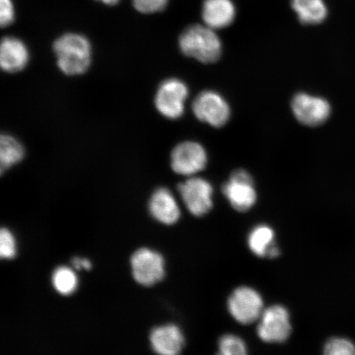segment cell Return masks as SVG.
I'll list each match as a JSON object with an SVG mask.
<instances>
[{
	"label": "cell",
	"instance_id": "obj_1",
	"mask_svg": "<svg viewBox=\"0 0 355 355\" xmlns=\"http://www.w3.org/2000/svg\"><path fill=\"white\" fill-rule=\"evenodd\" d=\"M54 51L58 66L62 72L69 76L85 73L91 64V44L82 35H62L54 43Z\"/></svg>",
	"mask_w": 355,
	"mask_h": 355
},
{
	"label": "cell",
	"instance_id": "obj_2",
	"mask_svg": "<svg viewBox=\"0 0 355 355\" xmlns=\"http://www.w3.org/2000/svg\"><path fill=\"white\" fill-rule=\"evenodd\" d=\"M215 30L207 25H193L184 31L180 37L182 52L202 63L210 64L219 60L222 47Z\"/></svg>",
	"mask_w": 355,
	"mask_h": 355
},
{
	"label": "cell",
	"instance_id": "obj_3",
	"mask_svg": "<svg viewBox=\"0 0 355 355\" xmlns=\"http://www.w3.org/2000/svg\"><path fill=\"white\" fill-rule=\"evenodd\" d=\"M290 313L282 305H273L261 313L257 336L266 343H284L291 336Z\"/></svg>",
	"mask_w": 355,
	"mask_h": 355
},
{
	"label": "cell",
	"instance_id": "obj_4",
	"mask_svg": "<svg viewBox=\"0 0 355 355\" xmlns=\"http://www.w3.org/2000/svg\"><path fill=\"white\" fill-rule=\"evenodd\" d=\"M227 307L230 315L238 322L248 325L259 320L263 312V300L254 288L241 286L229 297Z\"/></svg>",
	"mask_w": 355,
	"mask_h": 355
},
{
	"label": "cell",
	"instance_id": "obj_5",
	"mask_svg": "<svg viewBox=\"0 0 355 355\" xmlns=\"http://www.w3.org/2000/svg\"><path fill=\"white\" fill-rule=\"evenodd\" d=\"M189 89L176 78L167 79L158 88L155 105L159 113L168 119H176L183 115Z\"/></svg>",
	"mask_w": 355,
	"mask_h": 355
},
{
	"label": "cell",
	"instance_id": "obj_6",
	"mask_svg": "<svg viewBox=\"0 0 355 355\" xmlns=\"http://www.w3.org/2000/svg\"><path fill=\"white\" fill-rule=\"evenodd\" d=\"M222 193L234 209L238 211L250 210L257 202L254 180L246 171H234L229 181L222 186Z\"/></svg>",
	"mask_w": 355,
	"mask_h": 355
},
{
	"label": "cell",
	"instance_id": "obj_7",
	"mask_svg": "<svg viewBox=\"0 0 355 355\" xmlns=\"http://www.w3.org/2000/svg\"><path fill=\"white\" fill-rule=\"evenodd\" d=\"M131 266L133 278L144 286H152L165 277V260L159 252L148 248H141L133 254Z\"/></svg>",
	"mask_w": 355,
	"mask_h": 355
},
{
	"label": "cell",
	"instance_id": "obj_8",
	"mask_svg": "<svg viewBox=\"0 0 355 355\" xmlns=\"http://www.w3.org/2000/svg\"><path fill=\"white\" fill-rule=\"evenodd\" d=\"M178 190L191 214L203 216L212 209L213 188L207 180L202 178H190L180 184Z\"/></svg>",
	"mask_w": 355,
	"mask_h": 355
},
{
	"label": "cell",
	"instance_id": "obj_9",
	"mask_svg": "<svg viewBox=\"0 0 355 355\" xmlns=\"http://www.w3.org/2000/svg\"><path fill=\"white\" fill-rule=\"evenodd\" d=\"M193 110L199 121L216 128L224 126L230 117V106L218 93L205 91L195 98Z\"/></svg>",
	"mask_w": 355,
	"mask_h": 355
},
{
	"label": "cell",
	"instance_id": "obj_10",
	"mask_svg": "<svg viewBox=\"0 0 355 355\" xmlns=\"http://www.w3.org/2000/svg\"><path fill=\"white\" fill-rule=\"evenodd\" d=\"M207 155L202 145L185 141L177 145L171 153V167L177 174L190 176L205 168Z\"/></svg>",
	"mask_w": 355,
	"mask_h": 355
},
{
	"label": "cell",
	"instance_id": "obj_11",
	"mask_svg": "<svg viewBox=\"0 0 355 355\" xmlns=\"http://www.w3.org/2000/svg\"><path fill=\"white\" fill-rule=\"evenodd\" d=\"M291 107L298 121L310 127L325 123L331 114V105L321 97L299 93L292 100Z\"/></svg>",
	"mask_w": 355,
	"mask_h": 355
},
{
	"label": "cell",
	"instance_id": "obj_12",
	"mask_svg": "<svg viewBox=\"0 0 355 355\" xmlns=\"http://www.w3.org/2000/svg\"><path fill=\"white\" fill-rule=\"evenodd\" d=\"M150 341L154 352L162 355L179 354L185 344L183 332L173 324L154 328Z\"/></svg>",
	"mask_w": 355,
	"mask_h": 355
},
{
	"label": "cell",
	"instance_id": "obj_13",
	"mask_svg": "<svg viewBox=\"0 0 355 355\" xmlns=\"http://www.w3.org/2000/svg\"><path fill=\"white\" fill-rule=\"evenodd\" d=\"M149 211L154 218L162 224L174 225L180 218V209L170 190L158 189L149 202Z\"/></svg>",
	"mask_w": 355,
	"mask_h": 355
},
{
	"label": "cell",
	"instance_id": "obj_14",
	"mask_svg": "<svg viewBox=\"0 0 355 355\" xmlns=\"http://www.w3.org/2000/svg\"><path fill=\"white\" fill-rule=\"evenodd\" d=\"M29 60V52L25 44L15 37H4L0 47V65L8 73L24 69Z\"/></svg>",
	"mask_w": 355,
	"mask_h": 355
},
{
	"label": "cell",
	"instance_id": "obj_15",
	"mask_svg": "<svg viewBox=\"0 0 355 355\" xmlns=\"http://www.w3.org/2000/svg\"><path fill=\"white\" fill-rule=\"evenodd\" d=\"M235 7L232 0H205L202 17L205 25L212 29L227 28L235 19Z\"/></svg>",
	"mask_w": 355,
	"mask_h": 355
},
{
	"label": "cell",
	"instance_id": "obj_16",
	"mask_svg": "<svg viewBox=\"0 0 355 355\" xmlns=\"http://www.w3.org/2000/svg\"><path fill=\"white\" fill-rule=\"evenodd\" d=\"M248 245L256 256L276 259L279 255V248L275 241V232L268 225L255 226L248 234Z\"/></svg>",
	"mask_w": 355,
	"mask_h": 355
},
{
	"label": "cell",
	"instance_id": "obj_17",
	"mask_svg": "<svg viewBox=\"0 0 355 355\" xmlns=\"http://www.w3.org/2000/svg\"><path fill=\"white\" fill-rule=\"evenodd\" d=\"M291 6L304 24H321L327 16L323 0H291Z\"/></svg>",
	"mask_w": 355,
	"mask_h": 355
},
{
	"label": "cell",
	"instance_id": "obj_18",
	"mask_svg": "<svg viewBox=\"0 0 355 355\" xmlns=\"http://www.w3.org/2000/svg\"><path fill=\"white\" fill-rule=\"evenodd\" d=\"M24 149L15 137L2 135L0 139V165L1 172L6 171L21 161Z\"/></svg>",
	"mask_w": 355,
	"mask_h": 355
},
{
	"label": "cell",
	"instance_id": "obj_19",
	"mask_svg": "<svg viewBox=\"0 0 355 355\" xmlns=\"http://www.w3.org/2000/svg\"><path fill=\"white\" fill-rule=\"evenodd\" d=\"M55 290L62 295H70L77 290L78 279L73 270L67 266L58 268L52 275Z\"/></svg>",
	"mask_w": 355,
	"mask_h": 355
},
{
	"label": "cell",
	"instance_id": "obj_20",
	"mask_svg": "<svg viewBox=\"0 0 355 355\" xmlns=\"http://www.w3.org/2000/svg\"><path fill=\"white\" fill-rule=\"evenodd\" d=\"M219 353L223 355H244L248 354L245 343L237 336L228 334L219 340Z\"/></svg>",
	"mask_w": 355,
	"mask_h": 355
},
{
	"label": "cell",
	"instance_id": "obj_21",
	"mask_svg": "<svg viewBox=\"0 0 355 355\" xmlns=\"http://www.w3.org/2000/svg\"><path fill=\"white\" fill-rule=\"evenodd\" d=\"M324 354L327 355H354L355 345L352 340L335 337L327 341L324 346Z\"/></svg>",
	"mask_w": 355,
	"mask_h": 355
},
{
	"label": "cell",
	"instance_id": "obj_22",
	"mask_svg": "<svg viewBox=\"0 0 355 355\" xmlns=\"http://www.w3.org/2000/svg\"><path fill=\"white\" fill-rule=\"evenodd\" d=\"M16 255L15 236L8 229L0 232V257L2 259H12Z\"/></svg>",
	"mask_w": 355,
	"mask_h": 355
},
{
	"label": "cell",
	"instance_id": "obj_23",
	"mask_svg": "<svg viewBox=\"0 0 355 355\" xmlns=\"http://www.w3.org/2000/svg\"><path fill=\"white\" fill-rule=\"evenodd\" d=\"M137 11L145 15L161 12L167 6L168 0H132Z\"/></svg>",
	"mask_w": 355,
	"mask_h": 355
},
{
	"label": "cell",
	"instance_id": "obj_24",
	"mask_svg": "<svg viewBox=\"0 0 355 355\" xmlns=\"http://www.w3.org/2000/svg\"><path fill=\"white\" fill-rule=\"evenodd\" d=\"M15 12L12 0H0V24L3 28L10 26L15 21Z\"/></svg>",
	"mask_w": 355,
	"mask_h": 355
},
{
	"label": "cell",
	"instance_id": "obj_25",
	"mask_svg": "<svg viewBox=\"0 0 355 355\" xmlns=\"http://www.w3.org/2000/svg\"><path fill=\"white\" fill-rule=\"evenodd\" d=\"M72 264L74 269L76 270H90L92 268L91 261L87 259H80V257H74L72 260Z\"/></svg>",
	"mask_w": 355,
	"mask_h": 355
},
{
	"label": "cell",
	"instance_id": "obj_26",
	"mask_svg": "<svg viewBox=\"0 0 355 355\" xmlns=\"http://www.w3.org/2000/svg\"><path fill=\"white\" fill-rule=\"evenodd\" d=\"M97 1H100L101 3H103L104 4H106V6H115V4H117L121 0H97Z\"/></svg>",
	"mask_w": 355,
	"mask_h": 355
}]
</instances>
